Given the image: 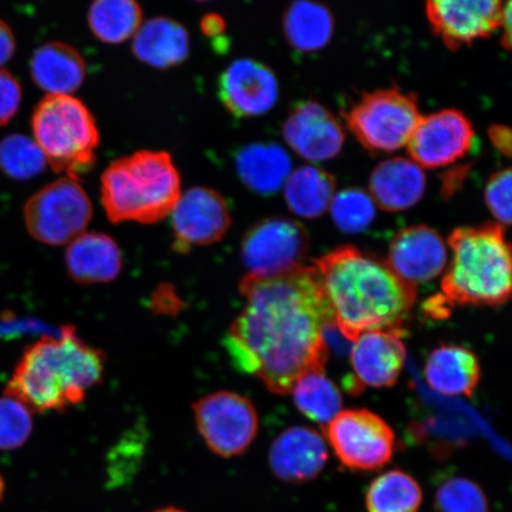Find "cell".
I'll list each match as a JSON object with an SVG mask.
<instances>
[{
	"mask_svg": "<svg viewBox=\"0 0 512 512\" xmlns=\"http://www.w3.org/2000/svg\"><path fill=\"white\" fill-rule=\"evenodd\" d=\"M240 292L245 305L224 342L236 369L279 395L291 393L310 371L324 370L325 331L334 318L315 266L270 277L247 274Z\"/></svg>",
	"mask_w": 512,
	"mask_h": 512,
	"instance_id": "6da1fadb",
	"label": "cell"
},
{
	"mask_svg": "<svg viewBox=\"0 0 512 512\" xmlns=\"http://www.w3.org/2000/svg\"><path fill=\"white\" fill-rule=\"evenodd\" d=\"M335 326L348 342L369 331L400 330L411 315L416 286L387 262L347 246L315 260Z\"/></svg>",
	"mask_w": 512,
	"mask_h": 512,
	"instance_id": "7a4b0ae2",
	"label": "cell"
},
{
	"mask_svg": "<svg viewBox=\"0 0 512 512\" xmlns=\"http://www.w3.org/2000/svg\"><path fill=\"white\" fill-rule=\"evenodd\" d=\"M104 370V352L83 342L73 326H63L59 335L43 337L25 350L6 395L32 411H63L85 399Z\"/></svg>",
	"mask_w": 512,
	"mask_h": 512,
	"instance_id": "3957f363",
	"label": "cell"
},
{
	"mask_svg": "<svg viewBox=\"0 0 512 512\" xmlns=\"http://www.w3.org/2000/svg\"><path fill=\"white\" fill-rule=\"evenodd\" d=\"M450 267L441 281L446 305L499 306L511 293V252L499 223L454 229Z\"/></svg>",
	"mask_w": 512,
	"mask_h": 512,
	"instance_id": "277c9868",
	"label": "cell"
},
{
	"mask_svg": "<svg viewBox=\"0 0 512 512\" xmlns=\"http://www.w3.org/2000/svg\"><path fill=\"white\" fill-rule=\"evenodd\" d=\"M181 195V176L165 151L143 150L121 157L101 176V203L113 223L164 220Z\"/></svg>",
	"mask_w": 512,
	"mask_h": 512,
	"instance_id": "5b68a950",
	"label": "cell"
},
{
	"mask_svg": "<svg viewBox=\"0 0 512 512\" xmlns=\"http://www.w3.org/2000/svg\"><path fill=\"white\" fill-rule=\"evenodd\" d=\"M35 142L55 172L78 179L93 169L100 144L98 125L73 95L48 94L31 119Z\"/></svg>",
	"mask_w": 512,
	"mask_h": 512,
	"instance_id": "8992f818",
	"label": "cell"
},
{
	"mask_svg": "<svg viewBox=\"0 0 512 512\" xmlns=\"http://www.w3.org/2000/svg\"><path fill=\"white\" fill-rule=\"evenodd\" d=\"M421 117L416 96L396 88L363 95L344 114L358 142L373 152H392L407 145Z\"/></svg>",
	"mask_w": 512,
	"mask_h": 512,
	"instance_id": "52a82bcc",
	"label": "cell"
},
{
	"mask_svg": "<svg viewBox=\"0 0 512 512\" xmlns=\"http://www.w3.org/2000/svg\"><path fill=\"white\" fill-rule=\"evenodd\" d=\"M92 215L91 198L78 179L66 176L36 192L24 207L32 238L50 246L67 245L85 233Z\"/></svg>",
	"mask_w": 512,
	"mask_h": 512,
	"instance_id": "ba28073f",
	"label": "cell"
},
{
	"mask_svg": "<svg viewBox=\"0 0 512 512\" xmlns=\"http://www.w3.org/2000/svg\"><path fill=\"white\" fill-rule=\"evenodd\" d=\"M324 432L338 459L350 470L381 469L393 458L396 440L392 427L367 409L342 411Z\"/></svg>",
	"mask_w": 512,
	"mask_h": 512,
	"instance_id": "9c48e42d",
	"label": "cell"
},
{
	"mask_svg": "<svg viewBox=\"0 0 512 512\" xmlns=\"http://www.w3.org/2000/svg\"><path fill=\"white\" fill-rule=\"evenodd\" d=\"M198 431L217 456L245 453L258 433V413L251 400L233 392L210 394L194 405Z\"/></svg>",
	"mask_w": 512,
	"mask_h": 512,
	"instance_id": "30bf717a",
	"label": "cell"
},
{
	"mask_svg": "<svg viewBox=\"0 0 512 512\" xmlns=\"http://www.w3.org/2000/svg\"><path fill=\"white\" fill-rule=\"evenodd\" d=\"M309 235L297 221L285 217L262 220L248 230L241 245V259L249 273L270 277L304 266Z\"/></svg>",
	"mask_w": 512,
	"mask_h": 512,
	"instance_id": "8fae6325",
	"label": "cell"
},
{
	"mask_svg": "<svg viewBox=\"0 0 512 512\" xmlns=\"http://www.w3.org/2000/svg\"><path fill=\"white\" fill-rule=\"evenodd\" d=\"M476 133L466 115L453 108L421 117L407 146L421 168H440L456 162L472 149Z\"/></svg>",
	"mask_w": 512,
	"mask_h": 512,
	"instance_id": "7c38bea8",
	"label": "cell"
},
{
	"mask_svg": "<svg viewBox=\"0 0 512 512\" xmlns=\"http://www.w3.org/2000/svg\"><path fill=\"white\" fill-rule=\"evenodd\" d=\"M171 223L174 246L178 252H185L191 247L220 241L232 224V215L219 191L195 187L179 197L171 213Z\"/></svg>",
	"mask_w": 512,
	"mask_h": 512,
	"instance_id": "4fadbf2b",
	"label": "cell"
},
{
	"mask_svg": "<svg viewBox=\"0 0 512 512\" xmlns=\"http://www.w3.org/2000/svg\"><path fill=\"white\" fill-rule=\"evenodd\" d=\"M504 8L501 0H431L426 4L435 34L453 50L501 28Z\"/></svg>",
	"mask_w": 512,
	"mask_h": 512,
	"instance_id": "5bb4252c",
	"label": "cell"
},
{
	"mask_svg": "<svg viewBox=\"0 0 512 512\" xmlns=\"http://www.w3.org/2000/svg\"><path fill=\"white\" fill-rule=\"evenodd\" d=\"M219 96L235 117H256L270 111L277 102L278 79L266 64L243 57L221 74Z\"/></svg>",
	"mask_w": 512,
	"mask_h": 512,
	"instance_id": "9a60e30c",
	"label": "cell"
},
{
	"mask_svg": "<svg viewBox=\"0 0 512 512\" xmlns=\"http://www.w3.org/2000/svg\"><path fill=\"white\" fill-rule=\"evenodd\" d=\"M401 330L364 332L354 341L351 390L392 387L399 380L406 361Z\"/></svg>",
	"mask_w": 512,
	"mask_h": 512,
	"instance_id": "2e32d148",
	"label": "cell"
},
{
	"mask_svg": "<svg viewBox=\"0 0 512 512\" xmlns=\"http://www.w3.org/2000/svg\"><path fill=\"white\" fill-rule=\"evenodd\" d=\"M288 145L311 162L334 158L342 150L345 133L339 121L316 101L294 107L284 124Z\"/></svg>",
	"mask_w": 512,
	"mask_h": 512,
	"instance_id": "e0dca14e",
	"label": "cell"
},
{
	"mask_svg": "<svg viewBox=\"0 0 512 512\" xmlns=\"http://www.w3.org/2000/svg\"><path fill=\"white\" fill-rule=\"evenodd\" d=\"M446 262V243L431 227L402 229L390 243L387 264L409 284L425 283L438 277Z\"/></svg>",
	"mask_w": 512,
	"mask_h": 512,
	"instance_id": "ac0fdd59",
	"label": "cell"
},
{
	"mask_svg": "<svg viewBox=\"0 0 512 512\" xmlns=\"http://www.w3.org/2000/svg\"><path fill=\"white\" fill-rule=\"evenodd\" d=\"M328 458L322 435L309 427H291L273 441L268 460L275 476L300 484L319 476Z\"/></svg>",
	"mask_w": 512,
	"mask_h": 512,
	"instance_id": "d6986e66",
	"label": "cell"
},
{
	"mask_svg": "<svg viewBox=\"0 0 512 512\" xmlns=\"http://www.w3.org/2000/svg\"><path fill=\"white\" fill-rule=\"evenodd\" d=\"M69 277L82 285L110 283L123 268L118 243L104 233H83L68 243Z\"/></svg>",
	"mask_w": 512,
	"mask_h": 512,
	"instance_id": "ffe728a7",
	"label": "cell"
},
{
	"mask_svg": "<svg viewBox=\"0 0 512 512\" xmlns=\"http://www.w3.org/2000/svg\"><path fill=\"white\" fill-rule=\"evenodd\" d=\"M426 189V176L412 159L395 157L376 166L370 177L374 202L387 211L412 208Z\"/></svg>",
	"mask_w": 512,
	"mask_h": 512,
	"instance_id": "44dd1931",
	"label": "cell"
},
{
	"mask_svg": "<svg viewBox=\"0 0 512 512\" xmlns=\"http://www.w3.org/2000/svg\"><path fill=\"white\" fill-rule=\"evenodd\" d=\"M30 73L36 85L48 94L70 95L85 81L86 63L74 47L53 41L32 54Z\"/></svg>",
	"mask_w": 512,
	"mask_h": 512,
	"instance_id": "7402d4cb",
	"label": "cell"
},
{
	"mask_svg": "<svg viewBox=\"0 0 512 512\" xmlns=\"http://www.w3.org/2000/svg\"><path fill=\"white\" fill-rule=\"evenodd\" d=\"M482 375L476 354L460 345H440L428 356L425 377L435 392L471 396Z\"/></svg>",
	"mask_w": 512,
	"mask_h": 512,
	"instance_id": "603a6c76",
	"label": "cell"
},
{
	"mask_svg": "<svg viewBox=\"0 0 512 512\" xmlns=\"http://www.w3.org/2000/svg\"><path fill=\"white\" fill-rule=\"evenodd\" d=\"M137 59L155 68H170L187 59L190 36L183 24L169 17L143 22L133 36Z\"/></svg>",
	"mask_w": 512,
	"mask_h": 512,
	"instance_id": "cb8c5ba5",
	"label": "cell"
},
{
	"mask_svg": "<svg viewBox=\"0 0 512 512\" xmlns=\"http://www.w3.org/2000/svg\"><path fill=\"white\" fill-rule=\"evenodd\" d=\"M241 181L261 195H272L284 187L292 172L288 153L278 144H249L235 158Z\"/></svg>",
	"mask_w": 512,
	"mask_h": 512,
	"instance_id": "d4e9b609",
	"label": "cell"
},
{
	"mask_svg": "<svg viewBox=\"0 0 512 512\" xmlns=\"http://www.w3.org/2000/svg\"><path fill=\"white\" fill-rule=\"evenodd\" d=\"M284 187L288 208L305 219H315L325 213L336 195L335 178L312 165L292 171Z\"/></svg>",
	"mask_w": 512,
	"mask_h": 512,
	"instance_id": "484cf974",
	"label": "cell"
},
{
	"mask_svg": "<svg viewBox=\"0 0 512 512\" xmlns=\"http://www.w3.org/2000/svg\"><path fill=\"white\" fill-rule=\"evenodd\" d=\"M287 41L300 51L322 49L334 34V17L326 6L298 0L290 5L284 17Z\"/></svg>",
	"mask_w": 512,
	"mask_h": 512,
	"instance_id": "4316f807",
	"label": "cell"
},
{
	"mask_svg": "<svg viewBox=\"0 0 512 512\" xmlns=\"http://www.w3.org/2000/svg\"><path fill=\"white\" fill-rule=\"evenodd\" d=\"M291 393L299 411L323 428L342 412V394L324 370L310 371L300 377Z\"/></svg>",
	"mask_w": 512,
	"mask_h": 512,
	"instance_id": "83f0119b",
	"label": "cell"
},
{
	"mask_svg": "<svg viewBox=\"0 0 512 512\" xmlns=\"http://www.w3.org/2000/svg\"><path fill=\"white\" fill-rule=\"evenodd\" d=\"M143 23V10L134 0H96L88 11L94 36L106 43H120L136 35Z\"/></svg>",
	"mask_w": 512,
	"mask_h": 512,
	"instance_id": "f1b7e54d",
	"label": "cell"
},
{
	"mask_svg": "<svg viewBox=\"0 0 512 512\" xmlns=\"http://www.w3.org/2000/svg\"><path fill=\"white\" fill-rule=\"evenodd\" d=\"M422 490L408 473L393 470L377 477L366 496L368 512H418Z\"/></svg>",
	"mask_w": 512,
	"mask_h": 512,
	"instance_id": "f546056e",
	"label": "cell"
},
{
	"mask_svg": "<svg viewBox=\"0 0 512 512\" xmlns=\"http://www.w3.org/2000/svg\"><path fill=\"white\" fill-rule=\"evenodd\" d=\"M47 159L35 140L11 134L0 142V170L17 181H28L46 169Z\"/></svg>",
	"mask_w": 512,
	"mask_h": 512,
	"instance_id": "4dcf8cb0",
	"label": "cell"
},
{
	"mask_svg": "<svg viewBox=\"0 0 512 512\" xmlns=\"http://www.w3.org/2000/svg\"><path fill=\"white\" fill-rule=\"evenodd\" d=\"M435 512H489V502L478 484L464 477H450L439 484Z\"/></svg>",
	"mask_w": 512,
	"mask_h": 512,
	"instance_id": "1f68e13d",
	"label": "cell"
},
{
	"mask_svg": "<svg viewBox=\"0 0 512 512\" xmlns=\"http://www.w3.org/2000/svg\"><path fill=\"white\" fill-rule=\"evenodd\" d=\"M332 219L348 233H360L375 219V202L366 191L345 189L332 198Z\"/></svg>",
	"mask_w": 512,
	"mask_h": 512,
	"instance_id": "d6a6232c",
	"label": "cell"
},
{
	"mask_svg": "<svg viewBox=\"0 0 512 512\" xmlns=\"http://www.w3.org/2000/svg\"><path fill=\"white\" fill-rule=\"evenodd\" d=\"M32 431L30 409L10 395L0 398V450H15Z\"/></svg>",
	"mask_w": 512,
	"mask_h": 512,
	"instance_id": "836d02e7",
	"label": "cell"
},
{
	"mask_svg": "<svg viewBox=\"0 0 512 512\" xmlns=\"http://www.w3.org/2000/svg\"><path fill=\"white\" fill-rule=\"evenodd\" d=\"M485 201L501 226L503 224L509 226L511 221V170L509 168L499 170L491 176L485 188Z\"/></svg>",
	"mask_w": 512,
	"mask_h": 512,
	"instance_id": "e575fe53",
	"label": "cell"
},
{
	"mask_svg": "<svg viewBox=\"0 0 512 512\" xmlns=\"http://www.w3.org/2000/svg\"><path fill=\"white\" fill-rule=\"evenodd\" d=\"M21 101V83L8 70L0 69V126L15 117Z\"/></svg>",
	"mask_w": 512,
	"mask_h": 512,
	"instance_id": "d590c367",
	"label": "cell"
},
{
	"mask_svg": "<svg viewBox=\"0 0 512 512\" xmlns=\"http://www.w3.org/2000/svg\"><path fill=\"white\" fill-rule=\"evenodd\" d=\"M16 50L14 32L8 24L0 19V67L11 60Z\"/></svg>",
	"mask_w": 512,
	"mask_h": 512,
	"instance_id": "8d00e7d4",
	"label": "cell"
},
{
	"mask_svg": "<svg viewBox=\"0 0 512 512\" xmlns=\"http://www.w3.org/2000/svg\"><path fill=\"white\" fill-rule=\"evenodd\" d=\"M489 137L496 149L509 157L511 153V131L504 125H492L489 128Z\"/></svg>",
	"mask_w": 512,
	"mask_h": 512,
	"instance_id": "74e56055",
	"label": "cell"
},
{
	"mask_svg": "<svg viewBox=\"0 0 512 512\" xmlns=\"http://www.w3.org/2000/svg\"><path fill=\"white\" fill-rule=\"evenodd\" d=\"M201 27L207 36L216 37L223 34L226 29L223 18L219 15L210 14L202 18Z\"/></svg>",
	"mask_w": 512,
	"mask_h": 512,
	"instance_id": "f35d334b",
	"label": "cell"
},
{
	"mask_svg": "<svg viewBox=\"0 0 512 512\" xmlns=\"http://www.w3.org/2000/svg\"><path fill=\"white\" fill-rule=\"evenodd\" d=\"M503 27V37L502 44L505 49H510L511 47V3H505V8L503 12L502 24Z\"/></svg>",
	"mask_w": 512,
	"mask_h": 512,
	"instance_id": "ab89813d",
	"label": "cell"
},
{
	"mask_svg": "<svg viewBox=\"0 0 512 512\" xmlns=\"http://www.w3.org/2000/svg\"><path fill=\"white\" fill-rule=\"evenodd\" d=\"M153 512H185V511L175 508V507H166V508L159 509V510H156Z\"/></svg>",
	"mask_w": 512,
	"mask_h": 512,
	"instance_id": "60d3db41",
	"label": "cell"
},
{
	"mask_svg": "<svg viewBox=\"0 0 512 512\" xmlns=\"http://www.w3.org/2000/svg\"><path fill=\"white\" fill-rule=\"evenodd\" d=\"M3 490H4V483H3L2 477H0V497H2V495H3Z\"/></svg>",
	"mask_w": 512,
	"mask_h": 512,
	"instance_id": "b9f144b4",
	"label": "cell"
}]
</instances>
